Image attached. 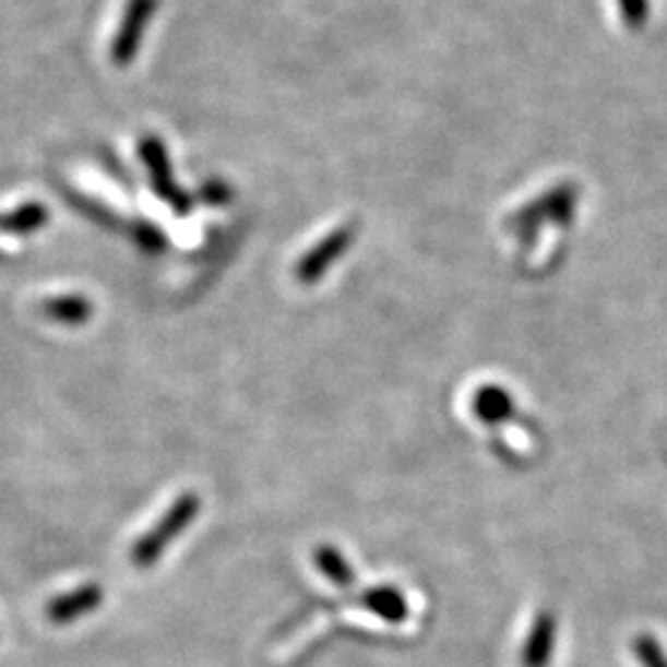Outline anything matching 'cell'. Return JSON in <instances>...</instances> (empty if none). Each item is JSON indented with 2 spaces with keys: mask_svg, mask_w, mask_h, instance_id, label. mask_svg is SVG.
Returning a JSON list of instances; mask_svg holds the SVG:
<instances>
[{
  "mask_svg": "<svg viewBox=\"0 0 667 667\" xmlns=\"http://www.w3.org/2000/svg\"><path fill=\"white\" fill-rule=\"evenodd\" d=\"M156 8V0H129L127 13L121 17L119 33L111 43V60L117 64H127L136 55V47L144 33V25L152 17Z\"/></svg>",
  "mask_w": 667,
  "mask_h": 667,
  "instance_id": "6da1fadb",
  "label": "cell"
},
{
  "mask_svg": "<svg viewBox=\"0 0 667 667\" xmlns=\"http://www.w3.org/2000/svg\"><path fill=\"white\" fill-rule=\"evenodd\" d=\"M553 633L557 631H553L551 618H539L522 651L524 667H549L553 653Z\"/></svg>",
  "mask_w": 667,
  "mask_h": 667,
  "instance_id": "7a4b0ae2",
  "label": "cell"
},
{
  "mask_svg": "<svg viewBox=\"0 0 667 667\" xmlns=\"http://www.w3.org/2000/svg\"><path fill=\"white\" fill-rule=\"evenodd\" d=\"M638 657H641L643 667H667V657L663 655L660 647L653 641V638H641L635 645Z\"/></svg>",
  "mask_w": 667,
  "mask_h": 667,
  "instance_id": "3957f363",
  "label": "cell"
}]
</instances>
